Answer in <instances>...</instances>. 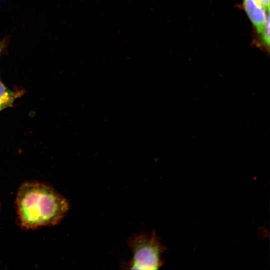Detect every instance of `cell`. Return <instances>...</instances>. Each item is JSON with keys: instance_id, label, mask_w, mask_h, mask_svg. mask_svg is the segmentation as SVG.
Returning <instances> with one entry per match:
<instances>
[{"instance_id": "cell-4", "label": "cell", "mask_w": 270, "mask_h": 270, "mask_svg": "<svg viewBox=\"0 0 270 270\" xmlns=\"http://www.w3.org/2000/svg\"><path fill=\"white\" fill-rule=\"evenodd\" d=\"M20 94V92L10 90L0 82V112L12 106Z\"/></svg>"}, {"instance_id": "cell-6", "label": "cell", "mask_w": 270, "mask_h": 270, "mask_svg": "<svg viewBox=\"0 0 270 270\" xmlns=\"http://www.w3.org/2000/svg\"><path fill=\"white\" fill-rule=\"evenodd\" d=\"M269 12L270 10V0H257Z\"/></svg>"}, {"instance_id": "cell-7", "label": "cell", "mask_w": 270, "mask_h": 270, "mask_svg": "<svg viewBox=\"0 0 270 270\" xmlns=\"http://www.w3.org/2000/svg\"><path fill=\"white\" fill-rule=\"evenodd\" d=\"M5 46L4 42H0V55L2 52V50H3L4 46Z\"/></svg>"}, {"instance_id": "cell-2", "label": "cell", "mask_w": 270, "mask_h": 270, "mask_svg": "<svg viewBox=\"0 0 270 270\" xmlns=\"http://www.w3.org/2000/svg\"><path fill=\"white\" fill-rule=\"evenodd\" d=\"M128 244L133 255L130 260L123 264L124 268L156 270L162 266V256L166 248L160 242L154 230L150 235L141 232L132 236Z\"/></svg>"}, {"instance_id": "cell-5", "label": "cell", "mask_w": 270, "mask_h": 270, "mask_svg": "<svg viewBox=\"0 0 270 270\" xmlns=\"http://www.w3.org/2000/svg\"><path fill=\"white\" fill-rule=\"evenodd\" d=\"M260 46L266 50L270 48V14L267 16L264 30L262 36L260 38Z\"/></svg>"}, {"instance_id": "cell-3", "label": "cell", "mask_w": 270, "mask_h": 270, "mask_svg": "<svg viewBox=\"0 0 270 270\" xmlns=\"http://www.w3.org/2000/svg\"><path fill=\"white\" fill-rule=\"evenodd\" d=\"M242 7L257 34L260 37L269 12L257 0H242Z\"/></svg>"}, {"instance_id": "cell-1", "label": "cell", "mask_w": 270, "mask_h": 270, "mask_svg": "<svg viewBox=\"0 0 270 270\" xmlns=\"http://www.w3.org/2000/svg\"><path fill=\"white\" fill-rule=\"evenodd\" d=\"M15 204L17 222L24 230L55 226L70 208L68 200L53 187L34 180L19 187Z\"/></svg>"}]
</instances>
